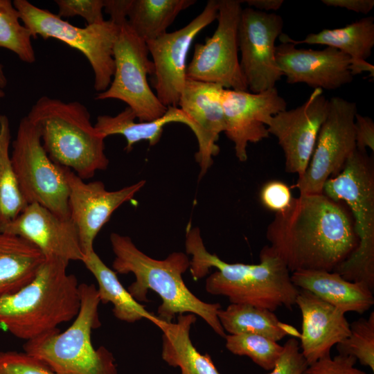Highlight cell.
I'll list each match as a JSON object with an SVG mask.
<instances>
[{
  "label": "cell",
  "mask_w": 374,
  "mask_h": 374,
  "mask_svg": "<svg viewBox=\"0 0 374 374\" xmlns=\"http://www.w3.org/2000/svg\"><path fill=\"white\" fill-rule=\"evenodd\" d=\"M219 1L209 0L204 10L184 27L166 33L146 42L152 57L151 83L159 101L166 107H178L186 81L187 56L196 35L217 19Z\"/></svg>",
  "instance_id": "obj_13"
},
{
  "label": "cell",
  "mask_w": 374,
  "mask_h": 374,
  "mask_svg": "<svg viewBox=\"0 0 374 374\" xmlns=\"http://www.w3.org/2000/svg\"><path fill=\"white\" fill-rule=\"evenodd\" d=\"M69 262L47 258L33 279L18 292L0 296V326L25 341L73 320L80 307L79 284Z\"/></svg>",
  "instance_id": "obj_4"
},
{
  "label": "cell",
  "mask_w": 374,
  "mask_h": 374,
  "mask_svg": "<svg viewBox=\"0 0 374 374\" xmlns=\"http://www.w3.org/2000/svg\"><path fill=\"white\" fill-rule=\"evenodd\" d=\"M226 136L233 143L235 156L247 159L249 143H258L269 135L266 123L287 109V103L276 87L259 93L224 89L222 94Z\"/></svg>",
  "instance_id": "obj_17"
},
{
  "label": "cell",
  "mask_w": 374,
  "mask_h": 374,
  "mask_svg": "<svg viewBox=\"0 0 374 374\" xmlns=\"http://www.w3.org/2000/svg\"><path fill=\"white\" fill-rule=\"evenodd\" d=\"M45 259L27 240L0 230V296L14 294L28 284Z\"/></svg>",
  "instance_id": "obj_26"
},
{
  "label": "cell",
  "mask_w": 374,
  "mask_h": 374,
  "mask_svg": "<svg viewBox=\"0 0 374 374\" xmlns=\"http://www.w3.org/2000/svg\"><path fill=\"white\" fill-rule=\"evenodd\" d=\"M185 245L186 254L192 256L189 269L195 280L216 269L206 280L208 294L226 296L231 303L272 312L296 305L299 289L293 284L285 264L268 245L262 249L258 264L229 263L208 252L199 228L190 225L186 228Z\"/></svg>",
  "instance_id": "obj_2"
},
{
  "label": "cell",
  "mask_w": 374,
  "mask_h": 374,
  "mask_svg": "<svg viewBox=\"0 0 374 374\" xmlns=\"http://www.w3.org/2000/svg\"><path fill=\"white\" fill-rule=\"evenodd\" d=\"M26 116L37 127L44 150L56 163L82 179L107 169L109 161L105 152V138L96 131L82 103L43 96Z\"/></svg>",
  "instance_id": "obj_5"
},
{
  "label": "cell",
  "mask_w": 374,
  "mask_h": 374,
  "mask_svg": "<svg viewBox=\"0 0 374 374\" xmlns=\"http://www.w3.org/2000/svg\"><path fill=\"white\" fill-rule=\"evenodd\" d=\"M0 374H55V373L44 362L24 351H0Z\"/></svg>",
  "instance_id": "obj_34"
},
{
  "label": "cell",
  "mask_w": 374,
  "mask_h": 374,
  "mask_svg": "<svg viewBox=\"0 0 374 374\" xmlns=\"http://www.w3.org/2000/svg\"><path fill=\"white\" fill-rule=\"evenodd\" d=\"M114 254L112 268L116 273H132L135 280L127 291L138 302H148V290L154 291L161 299L157 317L172 322L176 315L191 313L201 317L213 330L225 337L217 312L219 303H210L197 297L186 286L183 274L190 267V259L183 252H173L163 260L150 257L141 251L131 238L117 233L109 237Z\"/></svg>",
  "instance_id": "obj_3"
},
{
  "label": "cell",
  "mask_w": 374,
  "mask_h": 374,
  "mask_svg": "<svg viewBox=\"0 0 374 374\" xmlns=\"http://www.w3.org/2000/svg\"><path fill=\"white\" fill-rule=\"evenodd\" d=\"M131 0H104V10L110 20L120 26L127 21V13Z\"/></svg>",
  "instance_id": "obj_40"
},
{
  "label": "cell",
  "mask_w": 374,
  "mask_h": 374,
  "mask_svg": "<svg viewBox=\"0 0 374 374\" xmlns=\"http://www.w3.org/2000/svg\"><path fill=\"white\" fill-rule=\"evenodd\" d=\"M329 102V112L319 130L308 166L294 186L300 194L322 193L325 182L341 170L357 149L356 103L338 96Z\"/></svg>",
  "instance_id": "obj_12"
},
{
  "label": "cell",
  "mask_w": 374,
  "mask_h": 374,
  "mask_svg": "<svg viewBox=\"0 0 374 374\" xmlns=\"http://www.w3.org/2000/svg\"><path fill=\"white\" fill-rule=\"evenodd\" d=\"M196 320L191 313L179 314L175 323L158 319L154 325L162 332V359L179 367L180 374H221L211 356L201 354L191 341L190 331Z\"/></svg>",
  "instance_id": "obj_24"
},
{
  "label": "cell",
  "mask_w": 374,
  "mask_h": 374,
  "mask_svg": "<svg viewBox=\"0 0 374 374\" xmlns=\"http://www.w3.org/2000/svg\"><path fill=\"white\" fill-rule=\"evenodd\" d=\"M12 148L11 160L27 204H38L61 217L70 218L68 168L49 157L37 127L26 116L19 121Z\"/></svg>",
  "instance_id": "obj_9"
},
{
  "label": "cell",
  "mask_w": 374,
  "mask_h": 374,
  "mask_svg": "<svg viewBox=\"0 0 374 374\" xmlns=\"http://www.w3.org/2000/svg\"><path fill=\"white\" fill-rule=\"evenodd\" d=\"M296 305L302 317L299 346L308 364L330 355L332 347L350 335L345 313L310 292L299 289Z\"/></svg>",
  "instance_id": "obj_21"
},
{
  "label": "cell",
  "mask_w": 374,
  "mask_h": 374,
  "mask_svg": "<svg viewBox=\"0 0 374 374\" xmlns=\"http://www.w3.org/2000/svg\"><path fill=\"white\" fill-rule=\"evenodd\" d=\"M283 28V20L276 13L250 7L242 10L238 31L240 66L252 93L276 87L283 76L275 56V42Z\"/></svg>",
  "instance_id": "obj_14"
},
{
  "label": "cell",
  "mask_w": 374,
  "mask_h": 374,
  "mask_svg": "<svg viewBox=\"0 0 374 374\" xmlns=\"http://www.w3.org/2000/svg\"><path fill=\"white\" fill-rule=\"evenodd\" d=\"M355 135L357 150L366 151L368 148L374 151V123L372 118L357 113L355 119Z\"/></svg>",
  "instance_id": "obj_39"
},
{
  "label": "cell",
  "mask_w": 374,
  "mask_h": 374,
  "mask_svg": "<svg viewBox=\"0 0 374 374\" xmlns=\"http://www.w3.org/2000/svg\"><path fill=\"white\" fill-rule=\"evenodd\" d=\"M281 42L294 45L301 44H319L335 48L348 55L352 60L350 71L352 75L368 72L374 76V66L366 61L374 46V18L364 17L342 28L323 29L310 33L305 39L296 40L285 33L278 37Z\"/></svg>",
  "instance_id": "obj_23"
},
{
  "label": "cell",
  "mask_w": 374,
  "mask_h": 374,
  "mask_svg": "<svg viewBox=\"0 0 374 374\" xmlns=\"http://www.w3.org/2000/svg\"><path fill=\"white\" fill-rule=\"evenodd\" d=\"M10 121L0 115V229L12 222L28 205L16 176L9 152Z\"/></svg>",
  "instance_id": "obj_30"
},
{
  "label": "cell",
  "mask_w": 374,
  "mask_h": 374,
  "mask_svg": "<svg viewBox=\"0 0 374 374\" xmlns=\"http://www.w3.org/2000/svg\"><path fill=\"white\" fill-rule=\"evenodd\" d=\"M8 84V80L4 72L3 65L0 62V88L3 89Z\"/></svg>",
  "instance_id": "obj_43"
},
{
  "label": "cell",
  "mask_w": 374,
  "mask_h": 374,
  "mask_svg": "<svg viewBox=\"0 0 374 374\" xmlns=\"http://www.w3.org/2000/svg\"><path fill=\"white\" fill-rule=\"evenodd\" d=\"M276 60L289 84L305 83L314 89H338L352 82L351 58L339 50L296 48L290 42L276 46Z\"/></svg>",
  "instance_id": "obj_18"
},
{
  "label": "cell",
  "mask_w": 374,
  "mask_h": 374,
  "mask_svg": "<svg viewBox=\"0 0 374 374\" xmlns=\"http://www.w3.org/2000/svg\"><path fill=\"white\" fill-rule=\"evenodd\" d=\"M241 3L238 0L219 1L217 28L204 44L195 45L193 56L186 68L188 79L217 84L228 89L248 91L238 60Z\"/></svg>",
  "instance_id": "obj_11"
},
{
  "label": "cell",
  "mask_w": 374,
  "mask_h": 374,
  "mask_svg": "<svg viewBox=\"0 0 374 374\" xmlns=\"http://www.w3.org/2000/svg\"><path fill=\"white\" fill-rule=\"evenodd\" d=\"M19 235L37 247L47 258H57L69 263L82 261L76 226L36 203L29 204L10 223L0 229Z\"/></svg>",
  "instance_id": "obj_19"
},
{
  "label": "cell",
  "mask_w": 374,
  "mask_h": 374,
  "mask_svg": "<svg viewBox=\"0 0 374 374\" xmlns=\"http://www.w3.org/2000/svg\"><path fill=\"white\" fill-rule=\"evenodd\" d=\"M322 193L344 202L353 216L358 244L333 271L374 290V163L366 151L356 149L341 170L324 184Z\"/></svg>",
  "instance_id": "obj_7"
},
{
  "label": "cell",
  "mask_w": 374,
  "mask_h": 374,
  "mask_svg": "<svg viewBox=\"0 0 374 374\" xmlns=\"http://www.w3.org/2000/svg\"><path fill=\"white\" fill-rule=\"evenodd\" d=\"M321 2L328 6L342 8L363 14H368L374 6L373 0H321Z\"/></svg>",
  "instance_id": "obj_41"
},
{
  "label": "cell",
  "mask_w": 374,
  "mask_h": 374,
  "mask_svg": "<svg viewBox=\"0 0 374 374\" xmlns=\"http://www.w3.org/2000/svg\"><path fill=\"white\" fill-rule=\"evenodd\" d=\"M356 362L353 356L329 355L308 364L302 374H367L355 366Z\"/></svg>",
  "instance_id": "obj_36"
},
{
  "label": "cell",
  "mask_w": 374,
  "mask_h": 374,
  "mask_svg": "<svg viewBox=\"0 0 374 374\" xmlns=\"http://www.w3.org/2000/svg\"><path fill=\"white\" fill-rule=\"evenodd\" d=\"M136 116L129 107L116 116L100 115L94 127L103 138L120 134L127 142L125 150H132L134 145L141 141H147L150 145H156L160 140L163 127L172 122L182 123L196 134V127L192 120L179 107H169L160 118L151 121L135 122Z\"/></svg>",
  "instance_id": "obj_25"
},
{
  "label": "cell",
  "mask_w": 374,
  "mask_h": 374,
  "mask_svg": "<svg viewBox=\"0 0 374 374\" xmlns=\"http://www.w3.org/2000/svg\"><path fill=\"white\" fill-rule=\"evenodd\" d=\"M329 109V99L317 88L301 105L286 109L267 120L269 134L276 137L284 152L287 172L299 177L305 172Z\"/></svg>",
  "instance_id": "obj_15"
},
{
  "label": "cell",
  "mask_w": 374,
  "mask_h": 374,
  "mask_svg": "<svg viewBox=\"0 0 374 374\" xmlns=\"http://www.w3.org/2000/svg\"><path fill=\"white\" fill-rule=\"evenodd\" d=\"M6 96V93L3 91V89L0 88V98H4Z\"/></svg>",
  "instance_id": "obj_44"
},
{
  "label": "cell",
  "mask_w": 374,
  "mask_h": 374,
  "mask_svg": "<svg viewBox=\"0 0 374 374\" xmlns=\"http://www.w3.org/2000/svg\"><path fill=\"white\" fill-rule=\"evenodd\" d=\"M247 3L250 8L263 10H277L283 4V0H246L242 1Z\"/></svg>",
  "instance_id": "obj_42"
},
{
  "label": "cell",
  "mask_w": 374,
  "mask_h": 374,
  "mask_svg": "<svg viewBox=\"0 0 374 374\" xmlns=\"http://www.w3.org/2000/svg\"><path fill=\"white\" fill-rule=\"evenodd\" d=\"M85 267L96 278L100 302L112 303L114 317L120 321L134 323L146 319L155 323L159 318L136 301L118 280L116 273L108 267L93 250L84 257Z\"/></svg>",
  "instance_id": "obj_27"
},
{
  "label": "cell",
  "mask_w": 374,
  "mask_h": 374,
  "mask_svg": "<svg viewBox=\"0 0 374 374\" xmlns=\"http://www.w3.org/2000/svg\"><path fill=\"white\" fill-rule=\"evenodd\" d=\"M12 3L33 38H54L78 50L93 70L95 90L100 93L108 88L114 72L113 51L120 26L109 19L80 28L27 0H15Z\"/></svg>",
  "instance_id": "obj_8"
},
{
  "label": "cell",
  "mask_w": 374,
  "mask_h": 374,
  "mask_svg": "<svg viewBox=\"0 0 374 374\" xmlns=\"http://www.w3.org/2000/svg\"><path fill=\"white\" fill-rule=\"evenodd\" d=\"M61 18L82 17L87 25L103 23L104 0H55Z\"/></svg>",
  "instance_id": "obj_35"
},
{
  "label": "cell",
  "mask_w": 374,
  "mask_h": 374,
  "mask_svg": "<svg viewBox=\"0 0 374 374\" xmlns=\"http://www.w3.org/2000/svg\"><path fill=\"white\" fill-rule=\"evenodd\" d=\"M66 176L70 219L77 228L84 257L94 250L93 241L113 213L131 200L144 186L145 181L109 191L102 181L85 182L69 168Z\"/></svg>",
  "instance_id": "obj_16"
},
{
  "label": "cell",
  "mask_w": 374,
  "mask_h": 374,
  "mask_svg": "<svg viewBox=\"0 0 374 374\" xmlns=\"http://www.w3.org/2000/svg\"><path fill=\"white\" fill-rule=\"evenodd\" d=\"M217 317L229 335L254 334L277 342L287 335H300L294 328L280 322L274 312L250 305L231 303L219 310Z\"/></svg>",
  "instance_id": "obj_28"
},
{
  "label": "cell",
  "mask_w": 374,
  "mask_h": 374,
  "mask_svg": "<svg viewBox=\"0 0 374 374\" xmlns=\"http://www.w3.org/2000/svg\"><path fill=\"white\" fill-rule=\"evenodd\" d=\"M323 193L300 194L268 225V245L292 273L333 271L358 244L353 222L343 206Z\"/></svg>",
  "instance_id": "obj_1"
},
{
  "label": "cell",
  "mask_w": 374,
  "mask_h": 374,
  "mask_svg": "<svg viewBox=\"0 0 374 374\" xmlns=\"http://www.w3.org/2000/svg\"><path fill=\"white\" fill-rule=\"evenodd\" d=\"M293 284L310 292L344 313L363 314L374 304L373 292L362 282H351L335 271L299 270L292 272Z\"/></svg>",
  "instance_id": "obj_22"
},
{
  "label": "cell",
  "mask_w": 374,
  "mask_h": 374,
  "mask_svg": "<svg viewBox=\"0 0 374 374\" xmlns=\"http://www.w3.org/2000/svg\"><path fill=\"white\" fill-rule=\"evenodd\" d=\"M20 16L10 0H0V48L15 53L24 62L36 60L30 30L19 22Z\"/></svg>",
  "instance_id": "obj_31"
},
{
  "label": "cell",
  "mask_w": 374,
  "mask_h": 374,
  "mask_svg": "<svg viewBox=\"0 0 374 374\" xmlns=\"http://www.w3.org/2000/svg\"><path fill=\"white\" fill-rule=\"evenodd\" d=\"M260 198L265 208L276 213L285 211L293 199L289 186L277 180L270 181L263 186Z\"/></svg>",
  "instance_id": "obj_38"
},
{
  "label": "cell",
  "mask_w": 374,
  "mask_h": 374,
  "mask_svg": "<svg viewBox=\"0 0 374 374\" xmlns=\"http://www.w3.org/2000/svg\"><path fill=\"white\" fill-rule=\"evenodd\" d=\"M225 346L235 355L247 356L266 371H271L279 359L283 346L261 335L241 333L226 335Z\"/></svg>",
  "instance_id": "obj_32"
},
{
  "label": "cell",
  "mask_w": 374,
  "mask_h": 374,
  "mask_svg": "<svg viewBox=\"0 0 374 374\" xmlns=\"http://www.w3.org/2000/svg\"><path fill=\"white\" fill-rule=\"evenodd\" d=\"M350 335L336 345L339 354L350 355L374 371V312L350 324Z\"/></svg>",
  "instance_id": "obj_33"
},
{
  "label": "cell",
  "mask_w": 374,
  "mask_h": 374,
  "mask_svg": "<svg viewBox=\"0 0 374 374\" xmlns=\"http://www.w3.org/2000/svg\"><path fill=\"white\" fill-rule=\"evenodd\" d=\"M195 0H131L127 21L134 33L147 42L166 33L168 27Z\"/></svg>",
  "instance_id": "obj_29"
},
{
  "label": "cell",
  "mask_w": 374,
  "mask_h": 374,
  "mask_svg": "<svg viewBox=\"0 0 374 374\" xmlns=\"http://www.w3.org/2000/svg\"><path fill=\"white\" fill-rule=\"evenodd\" d=\"M146 42L132 30L127 21L120 25L114 46V72L108 88L96 100L117 99L127 105L139 122L151 121L167 111L151 89L147 75L154 71Z\"/></svg>",
  "instance_id": "obj_10"
},
{
  "label": "cell",
  "mask_w": 374,
  "mask_h": 374,
  "mask_svg": "<svg viewBox=\"0 0 374 374\" xmlns=\"http://www.w3.org/2000/svg\"><path fill=\"white\" fill-rule=\"evenodd\" d=\"M283 346L279 359L268 374H302L308 364L301 353L299 341L290 338Z\"/></svg>",
  "instance_id": "obj_37"
},
{
  "label": "cell",
  "mask_w": 374,
  "mask_h": 374,
  "mask_svg": "<svg viewBox=\"0 0 374 374\" xmlns=\"http://www.w3.org/2000/svg\"><path fill=\"white\" fill-rule=\"evenodd\" d=\"M80 307L64 332L57 328L26 341L24 351L46 364L55 374H118L113 354L105 346L95 348L92 330L100 326V303L94 284H79Z\"/></svg>",
  "instance_id": "obj_6"
},
{
  "label": "cell",
  "mask_w": 374,
  "mask_h": 374,
  "mask_svg": "<svg viewBox=\"0 0 374 374\" xmlns=\"http://www.w3.org/2000/svg\"><path fill=\"white\" fill-rule=\"evenodd\" d=\"M221 85L186 79L178 106L194 123L198 151L195 159L203 176L220 151L217 145L220 134L224 132Z\"/></svg>",
  "instance_id": "obj_20"
}]
</instances>
